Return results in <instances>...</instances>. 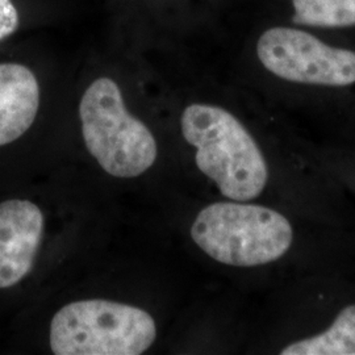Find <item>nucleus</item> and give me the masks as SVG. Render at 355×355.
<instances>
[{
    "label": "nucleus",
    "mask_w": 355,
    "mask_h": 355,
    "mask_svg": "<svg viewBox=\"0 0 355 355\" xmlns=\"http://www.w3.org/2000/svg\"><path fill=\"white\" fill-rule=\"evenodd\" d=\"M82 135L89 154L116 178H136L152 167L157 142L148 127L129 114L117 83L98 78L79 104Z\"/></svg>",
    "instance_id": "obj_3"
},
{
    "label": "nucleus",
    "mask_w": 355,
    "mask_h": 355,
    "mask_svg": "<svg viewBox=\"0 0 355 355\" xmlns=\"http://www.w3.org/2000/svg\"><path fill=\"white\" fill-rule=\"evenodd\" d=\"M157 336L154 318L144 309L110 300H80L51 320L55 355H140Z\"/></svg>",
    "instance_id": "obj_4"
},
{
    "label": "nucleus",
    "mask_w": 355,
    "mask_h": 355,
    "mask_svg": "<svg viewBox=\"0 0 355 355\" xmlns=\"http://www.w3.org/2000/svg\"><path fill=\"white\" fill-rule=\"evenodd\" d=\"M19 26V13L11 0H0V40L11 36Z\"/></svg>",
    "instance_id": "obj_10"
},
{
    "label": "nucleus",
    "mask_w": 355,
    "mask_h": 355,
    "mask_svg": "<svg viewBox=\"0 0 355 355\" xmlns=\"http://www.w3.org/2000/svg\"><path fill=\"white\" fill-rule=\"evenodd\" d=\"M191 237L204 253L229 266L271 263L288 252L293 240L290 221L266 207L214 203L195 218Z\"/></svg>",
    "instance_id": "obj_2"
},
{
    "label": "nucleus",
    "mask_w": 355,
    "mask_h": 355,
    "mask_svg": "<svg viewBox=\"0 0 355 355\" xmlns=\"http://www.w3.org/2000/svg\"><path fill=\"white\" fill-rule=\"evenodd\" d=\"M37 79L24 64H0V146L20 139L37 116Z\"/></svg>",
    "instance_id": "obj_7"
},
{
    "label": "nucleus",
    "mask_w": 355,
    "mask_h": 355,
    "mask_svg": "<svg viewBox=\"0 0 355 355\" xmlns=\"http://www.w3.org/2000/svg\"><path fill=\"white\" fill-rule=\"evenodd\" d=\"M292 21L316 28L355 26V0H292Z\"/></svg>",
    "instance_id": "obj_9"
},
{
    "label": "nucleus",
    "mask_w": 355,
    "mask_h": 355,
    "mask_svg": "<svg viewBox=\"0 0 355 355\" xmlns=\"http://www.w3.org/2000/svg\"><path fill=\"white\" fill-rule=\"evenodd\" d=\"M282 355H355V304L338 313L324 333L286 346Z\"/></svg>",
    "instance_id": "obj_8"
},
{
    "label": "nucleus",
    "mask_w": 355,
    "mask_h": 355,
    "mask_svg": "<svg viewBox=\"0 0 355 355\" xmlns=\"http://www.w3.org/2000/svg\"><path fill=\"white\" fill-rule=\"evenodd\" d=\"M257 54L270 73L288 82L329 87L355 83V51L330 46L300 29H267Z\"/></svg>",
    "instance_id": "obj_5"
},
{
    "label": "nucleus",
    "mask_w": 355,
    "mask_h": 355,
    "mask_svg": "<svg viewBox=\"0 0 355 355\" xmlns=\"http://www.w3.org/2000/svg\"><path fill=\"white\" fill-rule=\"evenodd\" d=\"M180 124L184 140L196 148V166L225 198L249 202L265 190L268 170L263 154L233 114L216 105L191 104Z\"/></svg>",
    "instance_id": "obj_1"
},
{
    "label": "nucleus",
    "mask_w": 355,
    "mask_h": 355,
    "mask_svg": "<svg viewBox=\"0 0 355 355\" xmlns=\"http://www.w3.org/2000/svg\"><path fill=\"white\" fill-rule=\"evenodd\" d=\"M44 233L37 205L13 199L0 204V288H10L31 272Z\"/></svg>",
    "instance_id": "obj_6"
}]
</instances>
